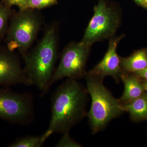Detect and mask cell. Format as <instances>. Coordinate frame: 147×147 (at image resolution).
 Instances as JSON below:
<instances>
[{"mask_svg": "<svg viewBox=\"0 0 147 147\" xmlns=\"http://www.w3.org/2000/svg\"><path fill=\"white\" fill-rule=\"evenodd\" d=\"M86 88L76 79H68L53 93L51 98V117L46 132L54 133L69 131L87 115Z\"/></svg>", "mask_w": 147, "mask_h": 147, "instance_id": "1", "label": "cell"}, {"mask_svg": "<svg viewBox=\"0 0 147 147\" xmlns=\"http://www.w3.org/2000/svg\"><path fill=\"white\" fill-rule=\"evenodd\" d=\"M57 54L56 32L54 28H51L45 32L34 50L24 57V73L31 86H36L42 92V96L48 91L55 71Z\"/></svg>", "mask_w": 147, "mask_h": 147, "instance_id": "2", "label": "cell"}, {"mask_svg": "<svg viewBox=\"0 0 147 147\" xmlns=\"http://www.w3.org/2000/svg\"><path fill=\"white\" fill-rule=\"evenodd\" d=\"M86 89L91 98L88 113L92 134H95L106 127L110 121L126 113L123 105L104 86L103 80L87 72L85 76Z\"/></svg>", "mask_w": 147, "mask_h": 147, "instance_id": "3", "label": "cell"}, {"mask_svg": "<svg viewBox=\"0 0 147 147\" xmlns=\"http://www.w3.org/2000/svg\"><path fill=\"white\" fill-rule=\"evenodd\" d=\"M82 42L91 47L98 41L114 36L121 24V14L105 0H99Z\"/></svg>", "mask_w": 147, "mask_h": 147, "instance_id": "4", "label": "cell"}, {"mask_svg": "<svg viewBox=\"0 0 147 147\" xmlns=\"http://www.w3.org/2000/svg\"><path fill=\"white\" fill-rule=\"evenodd\" d=\"M40 24L38 16L29 9H23L17 13L7 30V48L12 51L17 49L24 57L36 37Z\"/></svg>", "mask_w": 147, "mask_h": 147, "instance_id": "5", "label": "cell"}, {"mask_svg": "<svg viewBox=\"0 0 147 147\" xmlns=\"http://www.w3.org/2000/svg\"><path fill=\"white\" fill-rule=\"evenodd\" d=\"M91 47L81 41L70 43L65 48L48 85V91L54 83L63 78L77 80L85 77Z\"/></svg>", "mask_w": 147, "mask_h": 147, "instance_id": "6", "label": "cell"}, {"mask_svg": "<svg viewBox=\"0 0 147 147\" xmlns=\"http://www.w3.org/2000/svg\"><path fill=\"white\" fill-rule=\"evenodd\" d=\"M33 113L32 96L19 93L7 87L0 88V119L15 124L28 122Z\"/></svg>", "mask_w": 147, "mask_h": 147, "instance_id": "7", "label": "cell"}, {"mask_svg": "<svg viewBox=\"0 0 147 147\" xmlns=\"http://www.w3.org/2000/svg\"><path fill=\"white\" fill-rule=\"evenodd\" d=\"M17 84L31 86L17 55L8 48L0 49V86Z\"/></svg>", "mask_w": 147, "mask_h": 147, "instance_id": "8", "label": "cell"}, {"mask_svg": "<svg viewBox=\"0 0 147 147\" xmlns=\"http://www.w3.org/2000/svg\"><path fill=\"white\" fill-rule=\"evenodd\" d=\"M124 36V35L122 34L110 38L108 50L104 57L88 73L103 80L106 76H110L118 83L120 80L122 70L121 57L117 53V48L119 43Z\"/></svg>", "mask_w": 147, "mask_h": 147, "instance_id": "9", "label": "cell"}, {"mask_svg": "<svg viewBox=\"0 0 147 147\" xmlns=\"http://www.w3.org/2000/svg\"><path fill=\"white\" fill-rule=\"evenodd\" d=\"M123 72L120 80L123 84L124 90L122 95L119 99L122 105L127 104L135 100L145 92L142 82L136 74Z\"/></svg>", "mask_w": 147, "mask_h": 147, "instance_id": "10", "label": "cell"}, {"mask_svg": "<svg viewBox=\"0 0 147 147\" xmlns=\"http://www.w3.org/2000/svg\"><path fill=\"white\" fill-rule=\"evenodd\" d=\"M121 66L123 72L135 73L147 67V50L135 52L127 57H121Z\"/></svg>", "mask_w": 147, "mask_h": 147, "instance_id": "11", "label": "cell"}, {"mask_svg": "<svg viewBox=\"0 0 147 147\" xmlns=\"http://www.w3.org/2000/svg\"><path fill=\"white\" fill-rule=\"evenodd\" d=\"M123 105L130 118L134 121L147 119V94L144 93L140 97Z\"/></svg>", "mask_w": 147, "mask_h": 147, "instance_id": "12", "label": "cell"}, {"mask_svg": "<svg viewBox=\"0 0 147 147\" xmlns=\"http://www.w3.org/2000/svg\"><path fill=\"white\" fill-rule=\"evenodd\" d=\"M50 135L45 131L40 136H27L17 139L9 146L10 147H40Z\"/></svg>", "mask_w": 147, "mask_h": 147, "instance_id": "13", "label": "cell"}, {"mask_svg": "<svg viewBox=\"0 0 147 147\" xmlns=\"http://www.w3.org/2000/svg\"><path fill=\"white\" fill-rule=\"evenodd\" d=\"M10 14V11L8 9L0 6V40L6 33Z\"/></svg>", "mask_w": 147, "mask_h": 147, "instance_id": "14", "label": "cell"}, {"mask_svg": "<svg viewBox=\"0 0 147 147\" xmlns=\"http://www.w3.org/2000/svg\"><path fill=\"white\" fill-rule=\"evenodd\" d=\"M57 0H28L24 9H41L55 3Z\"/></svg>", "mask_w": 147, "mask_h": 147, "instance_id": "15", "label": "cell"}, {"mask_svg": "<svg viewBox=\"0 0 147 147\" xmlns=\"http://www.w3.org/2000/svg\"><path fill=\"white\" fill-rule=\"evenodd\" d=\"M81 144L71 139L69 131L63 133V136L55 145L56 147H81Z\"/></svg>", "mask_w": 147, "mask_h": 147, "instance_id": "16", "label": "cell"}, {"mask_svg": "<svg viewBox=\"0 0 147 147\" xmlns=\"http://www.w3.org/2000/svg\"><path fill=\"white\" fill-rule=\"evenodd\" d=\"M28 0H8L9 3L11 5L18 6L23 10L25 8Z\"/></svg>", "mask_w": 147, "mask_h": 147, "instance_id": "17", "label": "cell"}, {"mask_svg": "<svg viewBox=\"0 0 147 147\" xmlns=\"http://www.w3.org/2000/svg\"><path fill=\"white\" fill-rule=\"evenodd\" d=\"M134 74L139 76V78H142L144 79V80L147 81V67L142 71H138Z\"/></svg>", "mask_w": 147, "mask_h": 147, "instance_id": "18", "label": "cell"}, {"mask_svg": "<svg viewBox=\"0 0 147 147\" xmlns=\"http://www.w3.org/2000/svg\"><path fill=\"white\" fill-rule=\"evenodd\" d=\"M134 1L140 5L143 6L144 7H147L146 4L144 1V0H134Z\"/></svg>", "mask_w": 147, "mask_h": 147, "instance_id": "19", "label": "cell"}, {"mask_svg": "<svg viewBox=\"0 0 147 147\" xmlns=\"http://www.w3.org/2000/svg\"><path fill=\"white\" fill-rule=\"evenodd\" d=\"M142 84H143L145 90L147 92V81L144 80V81L142 82Z\"/></svg>", "mask_w": 147, "mask_h": 147, "instance_id": "20", "label": "cell"}, {"mask_svg": "<svg viewBox=\"0 0 147 147\" xmlns=\"http://www.w3.org/2000/svg\"><path fill=\"white\" fill-rule=\"evenodd\" d=\"M144 1L146 6V7H147V0H144Z\"/></svg>", "mask_w": 147, "mask_h": 147, "instance_id": "21", "label": "cell"}]
</instances>
